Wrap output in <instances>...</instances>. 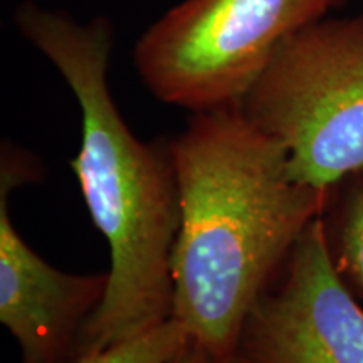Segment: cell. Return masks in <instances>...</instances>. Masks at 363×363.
Returning <instances> with one entry per match:
<instances>
[{"instance_id":"52a82bcc","label":"cell","mask_w":363,"mask_h":363,"mask_svg":"<svg viewBox=\"0 0 363 363\" xmlns=\"http://www.w3.org/2000/svg\"><path fill=\"white\" fill-rule=\"evenodd\" d=\"M345 184L330 246L345 281L363 296V172L348 177Z\"/></svg>"},{"instance_id":"30bf717a","label":"cell","mask_w":363,"mask_h":363,"mask_svg":"<svg viewBox=\"0 0 363 363\" xmlns=\"http://www.w3.org/2000/svg\"><path fill=\"white\" fill-rule=\"evenodd\" d=\"M217 363H251V362H249L246 357L240 355L239 352H235L230 358H227V360H224V362H217Z\"/></svg>"},{"instance_id":"5b68a950","label":"cell","mask_w":363,"mask_h":363,"mask_svg":"<svg viewBox=\"0 0 363 363\" xmlns=\"http://www.w3.org/2000/svg\"><path fill=\"white\" fill-rule=\"evenodd\" d=\"M283 272L249 311L240 355L251 363H363V306L335 262L323 216L306 227Z\"/></svg>"},{"instance_id":"8992f818","label":"cell","mask_w":363,"mask_h":363,"mask_svg":"<svg viewBox=\"0 0 363 363\" xmlns=\"http://www.w3.org/2000/svg\"><path fill=\"white\" fill-rule=\"evenodd\" d=\"M33 165L11 143L0 172V321L17 340L22 363H79L91 318L106 296L110 272L71 274L45 262L21 238L9 192Z\"/></svg>"},{"instance_id":"9c48e42d","label":"cell","mask_w":363,"mask_h":363,"mask_svg":"<svg viewBox=\"0 0 363 363\" xmlns=\"http://www.w3.org/2000/svg\"><path fill=\"white\" fill-rule=\"evenodd\" d=\"M169 363H216L212 360V357L208 355L206 348L202 345H199L194 340L185 345V348L180 353L172 358Z\"/></svg>"},{"instance_id":"ba28073f","label":"cell","mask_w":363,"mask_h":363,"mask_svg":"<svg viewBox=\"0 0 363 363\" xmlns=\"http://www.w3.org/2000/svg\"><path fill=\"white\" fill-rule=\"evenodd\" d=\"M189 342L184 326L169 318L133 338L91 353L79 363H169Z\"/></svg>"},{"instance_id":"277c9868","label":"cell","mask_w":363,"mask_h":363,"mask_svg":"<svg viewBox=\"0 0 363 363\" xmlns=\"http://www.w3.org/2000/svg\"><path fill=\"white\" fill-rule=\"evenodd\" d=\"M345 0H184L136 40L140 79L194 113L242 101L276 51Z\"/></svg>"},{"instance_id":"8fae6325","label":"cell","mask_w":363,"mask_h":363,"mask_svg":"<svg viewBox=\"0 0 363 363\" xmlns=\"http://www.w3.org/2000/svg\"><path fill=\"white\" fill-rule=\"evenodd\" d=\"M362 2H363V0H362Z\"/></svg>"},{"instance_id":"6da1fadb","label":"cell","mask_w":363,"mask_h":363,"mask_svg":"<svg viewBox=\"0 0 363 363\" xmlns=\"http://www.w3.org/2000/svg\"><path fill=\"white\" fill-rule=\"evenodd\" d=\"M169 148L180 201L172 318L212 360L224 362L331 192L294 180L283 145L239 104L194 113Z\"/></svg>"},{"instance_id":"7a4b0ae2","label":"cell","mask_w":363,"mask_h":363,"mask_svg":"<svg viewBox=\"0 0 363 363\" xmlns=\"http://www.w3.org/2000/svg\"><path fill=\"white\" fill-rule=\"evenodd\" d=\"M17 29L52 62L81 108V147L71 162L86 207L111 252L106 296L91 318L84 357L172 318V252L180 225L179 184L169 143L131 133L108 84L113 24L26 0Z\"/></svg>"},{"instance_id":"3957f363","label":"cell","mask_w":363,"mask_h":363,"mask_svg":"<svg viewBox=\"0 0 363 363\" xmlns=\"http://www.w3.org/2000/svg\"><path fill=\"white\" fill-rule=\"evenodd\" d=\"M239 108L283 145L299 184L333 192L363 172V13L326 16L284 40Z\"/></svg>"}]
</instances>
